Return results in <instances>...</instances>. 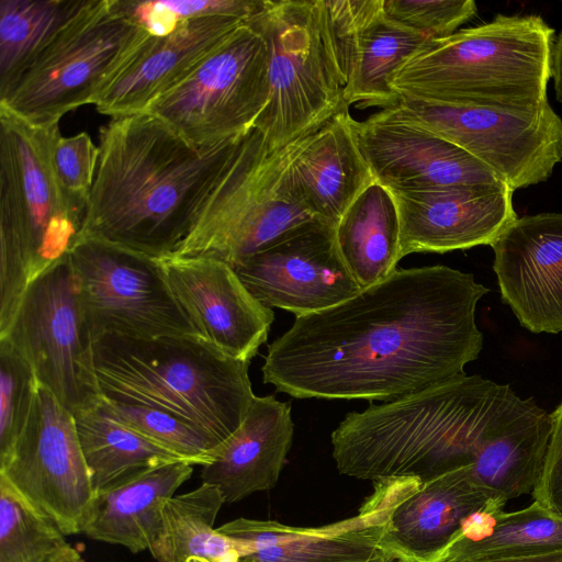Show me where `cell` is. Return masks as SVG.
Wrapping results in <instances>:
<instances>
[{
  "label": "cell",
  "instance_id": "1",
  "mask_svg": "<svg viewBox=\"0 0 562 562\" xmlns=\"http://www.w3.org/2000/svg\"><path fill=\"white\" fill-rule=\"evenodd\" d=\"M487 292L447 266L396 269L295 317L269 345L263 382L295 398L389 402L464 376L483 348L475 308Z\"/></svg>",
  "mask_w": 562,
  "mask_h": 562
},
{
  "label": "cell",
  "instance_id": "2",
  "mask_svg": "<svg viewBox=\"0 0 562 562\" xmlns=\"http://www.w3.org/2000/svg\"><path fill=\"white\" fill-rule=\"evenodd\" d=\"M243 137L200 147L147 112L111 119L100 128L81 237L158 259L172 255Z\"/></svg>",
  "mask_w": 562,
  "mask_h": 562
},
{
  "label": "cell",
  "instance_id": "3",
  "mask_svg": "<svg viewBox=\"0 0 562 562\" xmlns=\"http://www.w3.org/2000/svg\"><path fill=\"white\" fill-rule=\"evenodd\" d=\"M102 396L167 412L218 446L243 424L256 396L249 363L190 336L105 335L93 342Z\"/></svg>",
  "mask_w": 562,
  "mask_h": 562
},
{
  "label": "cell",
  "instance_id": "4",
  "mask_svg": "<svg viewBox=\"0 0 562 562\" xmlns=\"http://www.w3.org/2000/svg\"><path fill=\"white\" fill-rule=\"evenodd\" d=\"M554 33L539 15L498 14L430 41L394 74L392 88L448 105L539 106L548 102Z\"/></svg>",
  "mask_w": 562,
  "mask_h": 562
},
{
  "label": "cell",
  "instance_id": "5",
  "mask_svg": "<svg viewBox=\"0 0 562 562\" xmlns=\"http://www.w3.org/2000/svg\"><path fill=\"white\" fill-rule=\"evenodd\" d=\"M473 394L474 375H464L347 414L331 434L338 472L424 482L471 465Z\"/></svg>",
  "mask_w": 562,
  "mask_h": 562
},
{
  "label": "cell",
  "instance_id": "6",
  "mask_svg": "<svg viewBox=\"0 0 562 562\" xmlns=\"http://www.w3.org/2000/svg\"><path fill=\"white\" fill-rule=\"evenodd\" d=\"M307 136L271 150L257 128L246 134L172 255L211 256L232 266L322 220L305 203L292 175L293 159Z\"/></svg>",
  "mask_w": 562,
  "mask_h": 562
},
{
  "label": "cell",
  "instance_id": "7",
  "mask_svg": "<svg viewBox=\"0 0 562 562\" xmlns=\"http://www.w3.org/2000/svg\"><path fill=\"white\" fill-rule=\"evenodd\" d=\"M248 21L261 32L269 52V101L255 128L271 150L316 132L349 109L324 0H262Z\"/></svg>",
  "mask_w": 562,
  "mask_h": 562
},
{
  "label": "cell",
  "instance_id": "8",
  "mask_svg": "<svg viewBox=\"0 0 562 562\" xmlns=\"http://www.w3.org/2000/svg\"><path fill=\"white\" fill-rule=\"evenodd\" d=\"M58 133L59 124L36 126L0 108V245L24 255L31 282L69 255L87 215L88 201L54 171Z\"/></svg>",
  "mask_w": 562,
  "mask_h": 562
},
{
  "label": "cell",
  "instance_id": "9",
  "mask_svg": "<svg viewBox=\"0 0 562 562\" xmlns=\"http://www.w3.org/2000/svg\"><path fill=\"white\" fill-rule=\"evenodd\" d=\"M147 34L116 0H87L0 97V108L36 126L59 124L67 112L94 103Z\"/></svg>",
  "mask_w": 562,
  "mask_h": 562
},
{
  "label": "cell",
  "instance_id": "10",
  "mask_svg": "<svg viewBox=\"0 0 562 562\" xmlns=\"http://www.w3.org/2000/svg\"><path fill=\"white\" fill-rule=\"evenodd\" d=\"M268 61L263 35L246 21L144 112L195 146L243 137L268 104Z\"/></svg>",
  "mask_w": 562,
  "mask_h": 562
},
{
  "label": "cell",
  "instance_id": "11",
  "mask_svg": "<svg viewBox=\"0 0 562 562\" xmlns=\"http://www.w3.org/2000/svg\"><path fill=\"white\" fill-rule=\"evenodd\" d=\"M68 259L93 342L105 335L201 337L158 258L81 237Z\"/></svg>",
  "mask_w": 562,
  "mask_h": 562
},
{
  "label": "cell",
  "instance_id": "12",
  "mask_svg": "<svg viewBox=\"0 0 562 562\" xmlns=\"http://www.w3.org/2000/svg\"><path fill=\"white\" fill-rule=\"evenodd\" d=\"M390 110L462 148L513 191L546 181L562 161V120L549 102L499 109L400 97Z\"/></svg>",
  "mask_w": 562,
  "mask_h": 562
},
{
  "label": "cell",
  "instance_id": "13",
  "mask_svg": "<svg viewBox=\"0 0 562 562\" xmlns=\"http://www.w3.org/2000/svg\"><path fill=\"white\" fill-rule=\"evenodd\" d=\"M0 338L14 346L38 384L72 415L101 402L93 340L68 256L29 284Z\"/></svg>",
  "mask_w": 562,
  "mask_h": 562
},
{
  "label": "cell",
  "instance_id": "14",
  "mask_svg": "<svg viewBox=\"0 0 562 562\" xmlns=\"http://www.w3.org/2000/svg\"><path fill=\"white\" fill-rule=\"evenodd\" d=\"M0 476L65 535L83 533L95 492L74 415L44 386Z\"/></svg>",
  "mask_w": 562,
  "mask_h": 562
},
{
  "label": "cell",
  "instance_id": "15",
  "mask_svg": "<svg viewBox=\"0 0 562 562\" xmlns=\"http://www.w3.org/2000/svg\"><path fill=\"white\" fill-rule=\"evenodd\" d=\"M419 481L374 482V493L356 516L321 527H293L274 520L237 518L216 528L239 562H367L385 547L391 513Z\"/></svg>",
  "mask_w": 562,
  "mask_h": 562
},
{
  "label": "cell",
  "instance_id": "16",
  "mask_svg": "<svg viewBox=\"0 0 562 562\" xmlns=\"http://www.w3.org/2000/svg\"><path fill=\"white\" fill-rule=\"evenodd\" d=\"M232 267L262 304L295 317L335 306L361 290L340 255L335 225L323 220Z\"/></svg>",
  "mask_w": 562,
  "mask_h": 562
},
{
  "label": "cell",
  "instance_id": "17",
  "mask_svg": "<svg viewBox=\"0 0 562 562\" xmlns=\"http://www.w3.org/2000/svg\"><path fill=\"white\" fill-rule=\"evenodd\" d=\"M159 260L175 297L201 337L250 363L268 339L272 308L257 300L222 259L170 255Z\"/></svg>",
  "mask_w": 562,
  "mask_h": 562
},
{
  "label": "cell",
  "instance_id": "18",
  "mask_svg": "<svg viewBox=\"0 0 562 562\" xmlns=\"http://www.w3.org/2000/svg\"><path fill=\"white\" fill-rule=\"evenodd\" d=\"M347 106L397 105L392 77L430 40L389 19L382 0H324Z\"/></svg>",
  "mask_w": 562,
  "mask_h": 562
},
{
  "label": "cell",
  "instance_id": "19",
  "mask_svg": "<svg viewBox=\"0 0 562 562\" xmlns=\"http://www.w3.org/2000/svg\"><path fill=\"white\" fill-rule=\"evenodd\" d=\"M351 127L374 180L389 190L508 187L462 148L397 117L390 109L364 121L351 119Z\"/></svg>",
  "mask_w": 562,
  "mask_h": 562
},
{
  "label": "cell",
  "instance_id": "20",
  "mask_svg": "<svg viewBox=\"0 0 562 562\" xmlns=\"http://www.w3.org/2000/svg\"><path fill=\"white\" fill-rule=\"evenodd\" d=\"M401 226V256L490 245L513 223L509 187L457 186L390 190Z\"/></svg>",
  "mask_w": 562,
  "mask_h": 562
},
{
  "label": "cell",
  "instance_id": "21",
  "mask_svg": "<svg viewBox=\"0 0 562 562\" xmlns=\"http://www.w3.org/2000/svg\"><path fill=\"white\" fill-rule=\"evenodd\" d=\"M491 247L502 300L520 325L562 331V213L517 217Z\"/></svg>",
  "mask_w": 562,
  "mask_h": 562
},
{
  "label": "cell",
  "instance_id": "22",
  "mask_svg": "<svg viewBox=\"0 0 562 562\" xmlns=\"http://www.w3.org/2000/svg\"><path fill=\"white\" fill-rule=\"evenodd\" d=\"M245 22L214 15L188 21L168 35L147 34L105 82L93 105L112 119L144 112Z\"/></svg>",
  "mask_w": 562,
  "mask_h": 562
},
{
  "label": "cell",
  "instance_id": "23",
  "mask_svg": "<svg viewBox=\"0 0 562 562\" xmlns=\"http://www.w3.org/2000/svg\"><path fill=\"white\" fill-rule=\"evenodd\" d=\"M505 504L476 482L470 465L417 481L391 513L385 547L416 562H437L475 517L495 516Z\"/></svg>",
  "mask_w": 562,
  "mask_h": 562
},
{
  "label": "cell",
  "instance_id": "24",
  "mask_svg": "<svg viewBox=\"0 0 562 562\" xmlns=\"http://www.w3.org/2000/svg\"><path fill=\"white\" fill-rule=\"evenodd\" d=\"M294 423L289 402L255 396L240 427L213 450L202 467V483L216 486L225 503L273 488L292 446Z\"/></svg>",
  "mask_w": 562,
  "mask_h": 562
},
{
  "label": "cell",
  "instance_id": "25",
  "mask_svg": "<svg viewBox=\"0 0 562 562\" xmlns=\"http://www.w3.org/2000/svg\"><path fill=\"white\" fill-rule=\"evenodd\" d=\"M349 109L310 134L292 162L294 182L307 206L336 226L374 180L353 135Z\"/></svg>",
  "mask_w": 562,
  "mask_h": 562
},
{
  "label": "cell",
  "instance_id": "26",
  "mask_svg": "<svg viewBox=\"0 0 562 562\" xmlns=\"http://www.w3.org/2000/svg\"><path fill=\"white\" fill-rule=\"evenodd\" d=\"M193 464L178 461L146 470L95 493L83 533L133 553L148 550L167 499L188 481Z\"/></svg>",
  "mask_w": 562,
  "mask_h": 562
},
{
  "label": "cell",
  "instance_id": "27",
  "mask_svg": "<svg viewBox=\"0 0 562 562\" xmlns=\"http://www.w3.org/2000/svg\"><path fill=\"white\" fill-rule=\"evenodd\" d=\"M340 255L361 289L389 278L401 256V226L392 192L373 181L348 206L336 226Z\"/></svg>",
  "mask_w": 562,
  "mask_h": 562
},
{
  "label": "cell",
  "instance_id": "28",
  "mask_svg": "<svg viewBox=\"0 0 562 562\" xmlns=\"http://www.w3.org/2000/svg\"><path fill=\"white\" fill-rule=\"evenodd\" d=\"M74 418L95 493L146 470L186 461L117 422L102 400Z\"/></svg>",
  "mask_w": 562,
  "mask_h": 562
},
{
  "label": "cell",
  "instance_id": "29",
  "mask_svg": "<svg viewBox=\"0 0 562 562\" xmlns=\"http://www.w3.org/2000/svg\"><path fill=\"white\" fill-rule=\"evenodd\" d=\"M225 503L221 491L202 483L173 495L161 509V525L149 552L157 562H187L192 558L217 561L235 551L234 544L214 528Z\"/></svg>",
  "mask_w": 562,
  "mask_h": 562
},
{
  "label": "cell",
  "instance_id": "30",
  "mask_svg": "<svg viewBox=\"0 0 562 562\" xmlns=\"http://www.w3.org/2000/svg\"><path fill=\"white\" fill-rule=\"evenodd\" d=\"M87 0H0V97Z\"/></svg>",
  "mask_w": 562,
  "mask_h": 562
},
{
  "label": "cell",
  "instance_id": "31",
  "mask_svg": "<svg viewBox=\"0 0 562 562\" xmlns=\"http://www.w3.org/2000/svg\"><path fill=\"white\" fill-rule=\"evenodd\" d=\"M558 550H562V517L533 501L522 509L498 513L476 531L461 533L443 553L503 557Z\"/></svg>",
  "mask_w": 562,
  "mask_h": 562
},
{
  "label": "cell",
  "instance_id": "32",
  "mask_svg": "<svg viewBox=\"0 0 562 562\" xmlns=\"http://www.w3.org/2000/svg\"><path fill=\"white\" fill-rule=\"evenodd\" d=\"M65 536L0 476V562H55L71 548Z\"/></svg>",
  "mask_w": 562,
  "mask_h": 562
},
{
  "label": "cell",
  "instance_id": "33",
  "mask_svg": "<svg viewBox=\"0 0 562 562\" xmlns=\"http://www.w3.org/2000/svg\"><path fill=\"white\" fill-rule=\"evenodd\" d=\"M102 402L117 422L193 465L213 460L218 443L182 419L134 402L105 396Z\"/></svg>",
  "mask_w": 562,
  "mask_h": 562
},
{
  "label": "cell",
  "instance_id": "34",
  "mask_svg": "<svg viewBox=\"0 0 562 562\" xmlns=\"http://www.w3.org/2000/svg\"><path fill=\"white\" fill-rule=\"evenodd\" d=\"M120 10L151 36L175 32L183 23L214 15L248 21L262 0H116Z\"/></svg>",
  "mask_w": 562,
  "mask_h": 562
},
{
  "label": "cell",
  "instance_id": "35",
  "mask_svg": "<svg viewBox=\"0 0 562 562\" xmlns=\"http://www.w3.org/2000/svg\"><path fill=\"white\" fill-rule=\"evenodd\" d=\"M38 385L26 359L7 338H0V463L26 427Z\"/></svg>",
  "mask_w": 562,
  "mask_h": 562
},
{
  "label": "cell",
  "instance_id": "36",
  "mask_svg": "<svg viewBox=\"0 0 562 562\" xmlns=\"http://www.w3.org/2000/svg\"><path fill=\"white\" fill-rule=\"evenodd\" d=\"M392 21L430 41L447 37L476 13L472 0H382Z\"/></svg>",
  "mask_w": 562,
  "mask_h": 562
},
{
  "label": "cell",
  "instance_id": "37",
  "mask_svg": "<svg viewBox=\"0 0 562 562\" xmlns=\"http://www.w3.org/2000/svg\"><path fill=\"white\" fill-rule=\"evenodd\" d=\"M98 157L99 147L86 132L68 137L59 132L52 145V162L58 181L70 194L86 201L94 181Z\"/></svg>",
  "mask_w": 562,
  "mask_h": 562
},
{
  "label": "cell",
  "instance_id": "38",
  "mask_svg": "<svg viewBox=\"0 0 562 562\" xmlns=\"http://www.w3.org/2000/svg\"><path fill=\"white\" fill-rule=\"evenodd\" d=\"M551 415V435L533 501L562 517V403Z\"/></svg>",
  "mask_w": 562,
  "mask_h": 562
},
{
  "label": "cell",
  "instance_id": "39",
  "mask_svg": "<svg viewBox=\"0 0 562 562\" xmlns=\"http://www.w3.org/2000/svg\"><path fill=\"white\" fill-rule=\"evenodd\" d=\"M437 562H562V550L503 557H461L443 553Z\"/></svg>",
  "mask_w": 562,
  "mask_h": 562
},
{
  "label": "cell",
  "instance_id": "40",
  "mask_svg": "<svg viewBox=\"0 0 562 562\" xmlns=\"http://www.w3.org/2000/svg\"><path fill=\"white\" fill-rule=\"evenodd\" d=\"M551 78L554 82L557 100L562 103V31L555 37L552 47Z\"/></svg>",
  "mask_w": 562,
  "mask_h": 562
},
{
  "label": "cell",
  "instance_id": "41",
  "mask_svg": "<svg viewBox=\"0 0 562 562\" xmlns=\"http://www.w3.org/2000/svg\"><path fill=\"white\" fill-rule=\"evenodd\" d=\"M367 562H416L402 553L393 550H384Z\"/></svg>",
  "mask_w": 562,
  "mask_h": 562
},
{
  "label": "cell",
  "instance_id": "42",
  "mask_svg": "<svg viewBox=\"0 0 562 562\" xmlns=\"http://www.w3.org/2000/svg\"><path fill=\"white\" fill-rule=\"evenodd\" d=\"M55 562H86L81 554L74 549L72 547L66 551L60 558H58Z\"/></svg>",
  "mask_w": 562,
  "mask_h": 562
},
{
  "label": "cell",
  "instance_id": "43",
  "mask_svg": "<svg viewBox=\"0 0 562 562\" xmlns=\"http://www.w3.org/2000/svg\"><path fill=\"white\" fill-rule=\"evenodd\" d=\"M187 562H239V561H238V553L235 550V551L231 552L228 555H226L223 559L217 560V561H209L205 559L192 558V559L188 560Z\"/></svg>",
  "mask_w": 562,
  "mask_h": 562
}]
</instances>
